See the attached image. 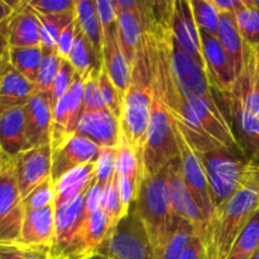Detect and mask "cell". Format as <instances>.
Returning a JSON list of instances; mask_svg holds the SVG:
<instances>
[{
    "label": "cell",
    "mask_w": 259,
    "mask_h": 259,
    "mask_svg": "<svg viewBox=\"0 0 259 259\" xmlns=\"http://www.w3.org/2000/svg\"><path fill=\"white\" fill-rule=\"evenodd\" d=\"M96 163V179L95 181L103 187L111 181L116 174V148L101 147Z\"/></svg>",
    "instance_id": "cell-41"
},
{
    "label": "cell",
    "mask_w": 259,
    "mask_h": 259,
    "mask_svg": "<svg viewBox=\"0 0 259 259\" xmlns=\"http://www.w3.org/2000/svg\"><path fill=\"white\" fill-rule=\"evenodd\" d=\"M55 204V185H53L52 180H47L43 182L42 185L33 190L24 200H23V205H24L25 210H33V209H42V207L51 206Z\"/></svg>",
    "instance_id": "cell-42"
},
{
    "label": "cell",
    "mask_w": 259,
    "mask_h": 259,
    "mask_svg": "<svg viewBox=\"0 0 259 259\" xmlns=\"http://www.w3.org/2000/svg\"><path fill=\"white\" fill-rule=\"evenodd\" d=\"M37 15L40 20V47L45 52L56 51L60 34L75 20V14L67 13L60 15Z\"/></svg>",
    "instance_id": "cell-31"
},
{
    "label": "cell",
    "mask_w": 259,
    "mask_h": 259,
    "mask_svg": "<svg viewBox=\"0 0 259 259\" xmlns=\"http://www.w3.org/2000/svg\"><path fill=\"white\" fill-rule=\"evenodd\" d=\"M76 0H32L28 5L39 15H60L73 13Z\"/></svg>",
    "instance_id": "cell-44"
},
{
    "label": "cell",
    "mask_w": 259,
    "mask_h": 259,
    "mask_svg": "<svg viewBox=\"0 0 259 259\" xmlns=\"http://www.w3.org/2000/svg\"><path fill=\"white\" fill-rule=\"evenodd\" d=\"M4 159H5V156H3V153L0 152V172H2L3 164H4Z\"/></svg>",
    "instance_id": "cell-55"
},
{
    "label": "cell",
    "mask_w": 259,
    "mask_h": 259,
    "mask_svg": "<svg viewBox=\"0 0 259 259\" xmlns=\"http://www.w3.org/2000/svg\"><path fill=\"white\" fill-rule=\"evenodd\" d=\"M96 13H98L99 20L101 23V27L104 25L113 24L116 22V9L114 7L113 0L106 2V0H95Z\"/></svg>",
    "instance_id": "cell-48"
},
{
    "label": "cell",
    "mask_w": 259,
    "mask_h": 259,
    "mask_svg": "<svg viewBox=\"0 0 259 259\" xmlns=\"http://www.w3.org/2000/svg\"><path fill=\"white\" fill-rule=\"evenodd\" d=\"M196 237V230L190 223L176 218L174 232L164 247L161 259H180Z\"/></svg>",
    "instance_id": "cell-32"
},
{
    "label": "cell",
    "mask_w": 259,
    "mask_h": 259,
    "mask_svg": "<svg viewBox=\"0 0 259 259\" xmlns=\"http://www.w3.org/2000/svg\"><path fill=\"white\" fill-rule=\"evenodd\" d=\"M207 76L214 90L228 98L234 88L237 73L229 56L215 35L200 33Z\"/></svg>",
    "instance_id": "cell-14"
},
{
    "label": "cell",
    "mask_w": 259,
    "mask_h": 259,
    "mask_svg": "<svg viewBox=\"0 0 259 259\" xmlns=\"http://www.w3.org/2000/svg\"><path fill=\"white\" fill-rule=\"evenodd\" d=\"M100 68H95L90 72V75L85 78L83 82V99H82V114L98 111L101 109H106L101 98L100 89H99L98 75Z\"/></svg>",
    "instance_id": "cell-40"
},
{
    "label": "cell",
    "mask_w": 259,
    "mask_h": 259,
    "mask_svg": "<svg viewBox=\"0 0 259 259\" xmlns=\"http://www.w3.org/2000/svg\"><path fill=\"white\" fill-rule=\"evenodd\" d=\"M53 106L50 94L37 93L24 106L25 138L28 149L51 144Z\"/></svg>",
    "instance_id": "cell-17"
},
{
    "label": "cell",
    "mask_w": 259,
    "mask_h": 259,
    "mask_svg": "<svg viewBox=\"0 0 259 259\" xmlns=\"http://www.w3.org/2000/svg\"><path fill=\"white\" fill-rule=\"evenodd\" d=\"M171 29L177 46L206 70L204 56H202L200 30L195 22L190 0H175L174 2Z\"/></svg>",
    "instance_id": "cell-15"
},
{
    "label": "cell",
    "mask_w": 259,
    "mask_h": 259,
    "mask_svg": "<svg viewBox=\"0 0 259 259\" xmlns=\"http://www.w3.org/2000/svg\"><path fill=\"white\" fill-rule=\"evenodd\" d=\"M139 7V3H138ZM116 28L120 47L124 56L132 67L137 50L144 34L143 24L138 14V8L136 10H119L116 12Z\"/></svg>",
    "instance_id": "cell-26"
},
{
    "label": "cell",
    "mask_w": 259,
    "mask_h": 259,
    "mask_svg": "<svg viewBox=\"0 0 259 259\" xmlns=\"http://www.w3.org/2000/svg\"><path fill=\"white\" fill-rule=\"evenodd\" d=\"M96 179L95 161L77 167L63 175L55 184V210L86 194Z\"/></svg>",
    "instance_id": "cell-25"
},
{
    "label": "cell",
    "mask_w": 259,
    "mask_h": 259,
    "mask_svg": "<svg viewBox=\"0 0 259 259\" xmlns=\"http://www.w3.org/2000/svg\"><path fill=\"white\" fill-rule=\"evenodd\" d=\"M176 158H179V147L174 120L161 99L153 94L151 120L142 152L141 177L159 174Z\"/></svg>",
    "instance_id": "cell-5"
},
{
    "label": "cell",
    "mask_w": 259,
    "mask_h": 259,
    "mask_svg": "<svg viewBox=\"0 0 259 259\" xmlns=\"http://www.w3.org/2000/svg\"><path fill=\"white\" fill-rule=\"evenodd\" d=\"M75 20L80 32L90 42L94 52L101 61L103 51V27L96 13L95 0H76L75 2ZM103 63V62H101Z\"/></svg>",
    "instance_id": "cell-27"
},
{
    "label": "cell",
    "mask_w": 259,
    "mask_h": 259,
    "mask_svg": "<svg viewBox=\"0 0 259 259\" xmlns=\"http://www.w3.org/2000/svg\"><path fill=\"white\" fill-rule=\"evenodd\" d=\"M37 93L35 83L30 82L10 66L7 53V62L0 77V110L23 108Z\"/></svg>",
    "instance_id": "cell-24"
},
{
    "label": "cell",
    "mask_w": 259,
    "mask_h": 259,
    "mask_svg": "<svg viewBox=\"0 0 259 259\" xmlns=\"http://www.w3.org/2000/svg\"><path fill=\"white\" fill-rule=\"evenodd\" d=\"M24 212L15 177L14 159L5 157L0 172V245L19 242Z\"/></svg>",
    "instance_id": "cell-8"
},
{
    "label": "cell",
    "mask_w": 259,
    "mask_h": 259,
    "mask_svg": "<svg viewBox=\"0 0 259 259\" xmlns=\"http://www.w3.org/2000/svg\"><path fill=\"white\" fill-rule=\"evenodd\" d=\"M217 37L224 47L227 55L229 56L238 77L242 73L243 67H244L247 45L244 43L239 30H238L234 15L220 14L219 29H218Z\"/></svg>",
    "instance_id": "cell-28"
},
{
    "label": "cell",
    "mask_w": 259,
    "mask_h": 259,
    "mask_svg": "<svg viewBox=\"0 0 259 259\" xmlns=\"http://www.w3.org/2000/svg\"><path fill=\"white\" fill-rule=\"evenodd\" d=\"M235 24L248 47L259 48V10L252 7L249 0H244V5L234 15Z\"/></svg>",
    "instance_id": "cell-33"
},
{
    "label": "cell",
    "mask_w": 259,
    "mask_h": 259,
    "mask_svg": "<svg viewBox=\"0 0 259 259\" xmlns=\"http://www.w3.org/2000/svg\"><path fill=\"white\" fill-rule=\"evenodd\" d=\"M7 53H8V47L5 50H3L0 47V77H2L3 70H4L5 62H7Z\"/></svg>",
    "instance_id": "cell-52"
},
{
    "label": "cell",
    "mask_w": 259,
    "mask_h": 259,
    "mask_svg": "<svg viewBox=\"0 0 259 259\" xmlns=\"http://www.w3.org/2000/svg\"><path fill=\"white\" fill-rule=\"evenodd\" d=\"M100 148L101 147L91 139L76 134L67 143L52 151L51 180H52L53 185L67 172L96 161Z\"/></svg>",
    "instance_id": "cell-16"
},
{
    "label": "cell",
    "mask_w": 259,
    "mask_h": 259,
    "mask_svg": "<svg viewBox=\"0 0 259 259\" xmlns=\"http://www.w3.org/2000/svg\"><path fill=\"white\" fill-rule=\"evenodd\" d=\"M249 3L252 7H254L255 9L259 10V0H249Z\"/></svg>",
    "instance_id": "cell-54"
},
{
    "label": "cell",
    "mask_w": 259,
    "mask_h": 259,
    "mask_svg": "<svg viewBox=\"0 0 259 259\" xmlns=\"http://www.w3.org/2000/svg\"><path fill=\"white\" fill-rule=\"evenodd\" d=\"M259 210V176L220 205L207 228L206 255L227 259L240 233Z\"/></svg>",
    "instance_id": "cell-2"
},
{
    "label": "cell",
    "mask_w": 259,
    "mask_h": 259,
    "mask_svg": "<svg viewBox=\"0 0 259 259\" xmlns=\"http://www.w3.org/2000/svg\"><path fill=\"white\" fill-rule=\"evenodd\" d=\"M167 184L174 215L190 223L196 230L197 237L201 238L205 243L209 225L185 184L179 158L172 161L167 167Z\"/></svg>",
    "instance_id": "cell-10"
},
{
    "label": "cell",
    "mask_w": 259,
    "mask_h": 259,
    "mask_svg": "<svg viewBox=\"0 0 259 259\" xmlns=\"http://www.w3.org/2000/svg\"><path fill=\"white\" fill-rule=\"evenodd\" d=\"M255 51H257L255 52V76H257V82L259 86V48Z\"/></svg>",
    "instance_id": "cell-53"
},
{
    "label": "cell",
    "mask_w": 259,
    "mask_h": 259,
    "mask_svg": "<svg viewBox=\"0 0 259 259\" xmlns=\"http://www.w3.org/2000/svg\"><path fill=\"white\" fill-rule=\"evenodd\" d=\"M212 3L220 14L228 15H235V13L244 5V0H212Z\"/></svg>",
    "instance_id": "cell-50"
},
{
    "label": "cell",
    "mask_w": 259,
    "mask_h": 259,
    "mask_svg": "<svg viewBox=\"0 0 259 259\" xmlns=\"http://www.w3.org/2000/svg\"><path fill=\"white\" fill-rule=\"evenodd\" d=\"M152 70L151 39L144 33L132 63L131 82L124 95L123 111L119 120L120 138L136 151L141 163L153 103Z\"/></svg>",
    "instance_id": "cell-1"
},
{
    "label": "cell",
    "mask_w": 259,
    "mask_h": 259,
    "mask_svg": "<svg viewBox=\"0 0 259 259\" xmlns=\"http://www.w3.org/2000/svg\"><path fill=\"white\" fill-rule=\"evenodd\" d=\"M167 167L154 176L141 177L133 205L149 244L158 259H161L164 247L171 238L176 220L169 200Z\"/></svg>",
    "instance_id": "cell-3"
},
{
    "label": "cell",
    "mask_w": 259,
    "mask_h": 259,
    "mask_svg": "<svg viewBox=\"0 0 259 259\" xmlns=\"http://www.w3.org/2000/svg\"><path fill=\"white\" fill-rule=\"evenodd\" d=\"M101 62L111 81L116 86L120 94L125 95L131 82L132 67L124 56L118 37L116 22L103 27V51Z\"/></svg>",
    "instance_id": "cell-18"
},
{
    "label": "cell",
    "mask_w": 259,
    "mask_h": 259,
    "mask_svg": "<svg viewBox=\"0 0 259 259\" xmlns=\"http://www.w3.org/2000/svg\"><path fill=\"white\" fill-rule=\"evenodd\" d=\"M104 192H105V187H103L100 184L94 181L93 185L89 187V190L85 194L86 214H94V212L103 209Z\"/></svg>",
    "instance_id": "cell-47"
},
{
    "label": "cell",
    "mask_w": 259,
    "mask_h": 259,
    "mask_svg": "<svg viewBox=\"0 0 259 259\" xmlns=\"http://www.w3.org/2000/svg\"><path fill=\"white\" fill-rule=\"evenodd\" d=\"M174 120V119H172ZM175 124V132H176L177 147H179V161L181 166L182 177L189 189L190 194L194 197L195 202L197 204L199 209L201 210L207 225L211 222L212 217L217 212V205L212 197L211 187H210L209 179H207L206 171L200 159L199 154L191 146L181 129ZM209 228V227H207Z\"/></svg>",
    "instance_id": "cell-6"
},
{
    "label": "cell",
    "mask_w": 259,
    "mask_h": 259,
    "mask_svg": "<svg viewBox=\"0 0 259 259\" xmlns=\"http://www.w3.org/2000/svg\"><path fill=\"white\" fill-rule=\"evenodd\" d=\"M197 154L206 171L217 209L259 176L258 162L227 147L214 144Z\"/></svg>",
    "instance_id": "cell-4"
},
{
    "label": "cell",
    "mask_w": 259,
    "mask_h": 259,
    "mask_svg": "<svg viewBox=\"0 0 259 259\" xmlns=\"http://www.w3.org/2000/svg\"><path fill=\"white\" fill-rule=\"evenodd\" d=\"M116 174L120 177L131 179L137 185L142 175V163L138 154L121 138L116 147Z\"/></svg>",
    "instance_id": "cell-36"
},
{
    "label": "cell",
    "mask_w": 259,
    "mask_h": 259,
    "mask_svg": "<svg viewBox=\"0 0 259 259\" xmlns=\"http://www.w3.org/2000/svg\"><path fill=\"white\" fill-rule=\"evenodd\" d=\"M24 4V2H4V0H0V25L4 22H8V20L12 18V15L19 9L22 5Z\"/></svg>",
    "instance_id": "cell-51"
},
{
    "label": "cell",
    "mask_w": 259,
    "mask_h": 259,
    "mask_svg": "<svg viewBox=\"0 0 259 259\" xmlns=\"http://www.w3.org/2000/svg\"><path fill=\"white\" fill-rule=\"evenodd\" d=\"M27 149L24 106L0 110V152L3 156L14 159Z\"/></svg>",
    "instance_id": "cell-23"
},
{
    "label": "cell",
    "mask_w": 259,
    "mask_h": 259,
    "mask_svg": "<svg viewBox=\"0 0 259 259\" xmlns=\"http://www.w3.org/2000/svg\"><path fill=\"white\" fill-rule=\"evenodd\" d=\"M61 63H62V58L56 53V51H50V52L43 51V61L40 63L37 80H35L38 93L51 94L53 83L60 71Z\"/></svg>",
    "instance_id": "cell-38"
},
{
    "label": "cell",
    "mask_w": 259,
    "mask_h": 259,
    "mask_svg": "<svg viewBox=\"0 0 259 259\" xmlns=\"http://www.w3.org/2000/svg\"><path fill=\"white\" fill-rule=\"evenodd\" d=\"M259 250V210L235 240L227 259H252Z\"/></svg>",
    "instance_id": "cell-34"
},
{
    "label": "cell",
    "mask_w": 259,
    "mask_h": 259,
    "mask_svg": "<svg viewBox=\"0 0 259 259\" xmlns=\"http://www.w3.org/2000/svg\"><path fill=\"white\" fill-rule=\"evenodd\" d=\"M0 259H48V249L28 248L13 243L0 245Z\"/></svg>",
    "instance_id": "cell-45"
},
{
    "label": "cell",
    "mask_w": 259,
    "mask_h": 259,
    "mask_svg": "<svg viewBox=\"0 0 259 259\" xmlns=\"http://www.w3.org/2000/svg\"><path fill=\"white\" fill-rule=\"evenodd\" d=\"M252 259H259V250H258L257 253H255V254H254V257H253Z\"/></svg>",
    "instance_id": "cell-57"
},
{
    "label": "cell",
    "mask_w": 259,
    "mask_h": 259,
    "mask_svg": "<svg viewBox=\"0 0 259 259\" xmlns=\"http://www.w3.org/2000/svg\"><path fill=\"white\" fill-rule=\"evenodd\" d=\"M86 217L85 195L56 210L55 239L48 249V259H55L63 252Z\"/></svg>",
    "instance_id": "cell-20"
},
{
    "label": "cell",
    "mask_w": 259,
    "mask_h": 259,
    "mask_svg": "<svg viewBox=\"0 0 259 259\" xmlns=\"http://www.w3.org/2000/svg\"><path fill=\"white\" fill-rule=\"evenodd\" d=\"M75 76L76 72L75 70H73L72 66L70 65V62H68L67 60H62L60 71H58V75L57 77H56V81L55 83H53V88L50 94L51 103H52L53 108H55L56 104L58 103V100L67 93L71 83L73 82Z\"/></svg>",
    "instance_id": "cell-43"
},
{
    "label": "cell",
    "mask_w": 259,
    "mask_h": 259,
    "mask_svg": "<svg viewBox=\"0 0 259 259\" xmlns=\"http://www.w3.org/2000/svg\"><path fill=\"white\" fill-rule=\"evenodd\" d=\"M8 47H40V20L28 2L12 15L7 23Z\"/></svg>",
    "instance_id": "cell-22"
},
{
    "label": "cell",
    "mask_w": 259,
    "mask_h": 259,
    "mask_svg": "<svg viewBox=\"0 0 259 259\" xmlns=\"http://www.w3.org/2000/svg\"><path fill=\"white\" fill-rule=\"evenodd\" d=\"M103 210L110 224L111 232L118 227L119 223L124 219L123 211H121V199L120 191H119V177L114 175L111 181L106 185L105 192H104Z\"/></svg>",
    "instance_id": "cell-37"
},
{
    "label": "cell",
    "mask_w": 259,
    "mask_h": 259,
    "mask_svg": "<svg viewBox=\"0 0 259 259\" xmlns=\"http://www.w3.org/2000/svg\"><path fill=\"white\" fill-rule=\"evenodd\" d=\"M15 177L24 200L39 185L51 179L52 147L51 144L33 147L14 158Z\"/></svg>",
    "instance_id": "cell-13"
},
{
    "label": "cell",
    "mask_w": 259,
    "mask_h": 259,
    "mask_svg": "<svg viewBox=\"0 0 259 259\" xmlns=\"http://www.w3.org/2000/svg\"><path fill=\"white\" fill-rule=\"evenodd\" d=\"M171 57L177 83L186 98L217 100L206 70L177 46L174 35L171 42Z\"/></svg>",
    "instance_id": "cell-12"
},
{
    "label": "cell",
    "mask_w": 259,
    "mask_h": 259,
    "mask_svg": "<svg viewBox=\"0 0 259 259\" xmlns=\"http://www.w3.org/2000/svg\"><path fill=\"white\" fill-rule=\"evenodd\" d=\"M98 255L105 259H158L133 207L109 234Z\"/></svg>",
    "instance_id": "cell-7"
},
{
    "label": "cell",
    "mask_w": 259,
    "mask_h": 259,
    "mask_svg": "<svg viewBox=\"0 0 259 259\" xmlns=\"http://www.w3.org/2000/svg\"><path fill=\"white\" fill-rule=\"evenodd\" d=\"M76 34H77V24H76V20H73L62 30L57 40V46H56V53L62 60H67L70 56L73 43H75Z\"/></svg>",
    "instance_id": "cell-46"
},
{
    "label": "cell",
    "mask_w": 259,
    "mask_h": 259,
    "mask_svg": "<svg viewBox=\"0 0 259 259\" xmlns=\"http://www.w3.org/2000/svg\"><path fill=\"white\" fill-rule=\"evenodd\" d=\"M204 259H209V258H207V255H206V257H205V258H204Z\"/></svg>",
    "instance_id": "cell-58"
},
{
    "label": "cell",
    "mask_w": 259,
    "mask_h": 259,
    "mask_svg": "<svg viewBox=\"0 0 259 259\" xmlns=\"http://www.w3.org/2000/svg\"><path fill=\"white\" fill-rule=\"evenodd\" d=\"M110 233V224L103 210L88 215L67 247L55 259H90L95 257Z\"/></svg>",
    "instance_id": "cell-11"
},
{
    "label": "cell",
    "mask_w": 259,
    "mask_h": 259,
    "mask_svg": "<svg viewBox=\"0 0 259 259\" xmlns=\"http://www.w3.org/2000/svg\"><path fill=\"white\" fill-rule=\"evenodd\" d=\"M190 2L200 33L217 37L220 23V13L212 0H190Z\"/></svg>",
    "instance_id": "cell-35"
},
{
    "label": "cell",
    "mask_w": 259,
    "mask_h": 259,
    "mask_svg": "<svg viewBox=\"0 0 259 259\" xmlns=\"http://www.w3.org/2000/svg\"><path fill=\"white\" fill-rule=\"evenodd\" d=\"M205 257H206V247L204 240L196 237L180 259H204Z\"/></svg>",
    "instance_id": "cell-49"
},
{
    "label": "cell",
    "mask_w": 259,
    "mask_h": 259,
    "mask_svg": "<svg viewBox=\"0 0 259 259\" xmlns=\"http://www.w3.org/2000/svg\"><path fill=\"white\" fill-rule=\"evenodd\" d=\"M98 82L99 89H100L101 98H103L105 108L115 116L118 120H120L121 111H123V95L120 91L116 89L114 82L111 81L110 76L108 75L105 68L101 65L100 70H99L98 75Z\"/></svg>",
    "instance_id": "cell-39"
},
{
    "label": "cell",
    "mask_w": 259,
    "mask_h": 259,
    "mask_svg": "<svg viewBox=\"0 0 259 259\" xmlns=\"http://www.w3.org/2000/svg\"><path fill=\"white\" fill-rule=\"evenodd\" d=\"M56 210L53 205L25 210L19 244L28 248L50 249L55 239Z\"/></svg>",
    "instance_id": "cell-19"
},
{
    "label": "cell",
    "mask_w": 259,
    "mask_h": 259,
    "mask_svg": "<svg viewBox=\"0 0 259 259\" xmlns=\"http://www.w3.org/2000/svg\"><path fill=\"white\" fill-rule=\"evenodd\" d=\"M67 61L73 67L75 72L83 78L88 77L91 71L95 70V68H100L103 65L96 53L94 52L90 42L86 39V37L80 32L78 28L75 43H73V47L71 50Z\"/></svg>",
    "instance_id": "cell-30"
},
{
    "label": "cell",
    "mask_w": 259,
    "mask_h": 259,
    "mask_svg": "<svg viewBox=\"0 0 259 259\" xmlns=\"http://www.w3.org/2000/svg\"><path fill=\"white\" fill-rule=\"evenodd\" d=\"M43 61L42 47L13 48L8 47V62L20 75L35 83L40 63Z\"/></svg>",
    "instance_id": "cell-29"
},
{
    "label": "cell",
    "mask_w": 259,
    "mask_h": 259,
    "mask_svg": "<svg viewBox=\"0 0 259 259\" xmlns=\"http://www.w3.org/2000/svg\"><path fill=\"white\" fill-rule=\"evenodd\" d=\"M83 82L85 78L76 73L68 91L53 108L52 129H51L52 151L60 148L73 136H76L78 120L82 115Z\"/></svg>",
    "instance_id": "cell-9"
},
{
    "label": "cell",
    "mask_w": 259,
    "mask_h": 259,
    "mask_svg": "<svg viewBox=\"0 0 259 259\" xmlns=\"http://www.w3.org/2000/svg\"><path fill=\"white\" fill-rule=\"evenodd\" d=\"M90 259H105L103 257V255H95V257H93V258H90Z\"/></svg>",
    "instance_id": "cell-56"
},
{
    "label": "cell",
    "mask_w": 259,
    "mask_h": 259,
    "mask_svg": "<svg viewBox=\"0 0 259 259\" xmlns=\"http://www.w3.org/2000/svg\"><path fill=\"white\" fill-rule=\"evenodd\" d=\"M76 134L91 139L100 147L116 148L120 142L119 120L108 109L83 113L78 120Z\"/></svg>",
    "instance_id": "cell-21"
}]
</instances>
